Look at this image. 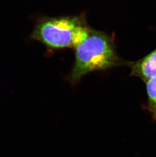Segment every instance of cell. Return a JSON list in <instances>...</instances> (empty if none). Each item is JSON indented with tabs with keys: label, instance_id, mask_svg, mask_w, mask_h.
Wrapping results in <instances>:
<instances>
[{
	"label": "cell",
	"instance_id": "1",
	"mask_svg": "<svg viewBox=\"0 0 156 157\" xmlns=\"http://www.w3.org/2000/svg\"><path fill=\"white\" fill-rule=\"evenodd\" d=\"M75 49V62L69 77L74 86L89 73L124 64L117 55L113 39L102 32L91 29L88 38Z\"/></svg>",
	"mask_w": 156,
	"mask_h": 157
},
{
	"label": "cell",
	"instance_id": "3",
	"mask_svg": "<svg viewBox=\"0 0 156 157\" xmlns=\"http://www.w3.org/2000/svg\"><path fill=\"white\" fill-rule=\"evenodd\" d=\"M131 75L144 81L156 76V49L141 59L131 65Z\"/></svg>",
	"mask_w": 156,
	"mask_h": 157
},
{
	"label": "cell",
	"instance_id": "2",
	"mask_svg": "<svg viewBox=\"0 0 156 157\" xmlns=\"http://www.w3.org/2000/svg\"><path fill=\"white\" fill-rule=\"evenodd\" d=\"M85 25L82 16L45 17L38 23L31 37L52 49L73 48L76 30Z\"/></svg>",
	"mask_w": 156,
	"mask_h": 157
},
{
	"label": "cell",
	"instance_id": "4",
	"mask_svg": "<svg viewBox=\"0 0 156 157\" xmlns=\"http://www.w3.org/2000/svg\"><path fill=\"white\" fill-rule=\"evenodd\" d=\"M147 89L150 110L156 117V76L147 80Z\"/></svg>",
	"mask_w": 156,
	"mask_h": 157
}]
</instances>
